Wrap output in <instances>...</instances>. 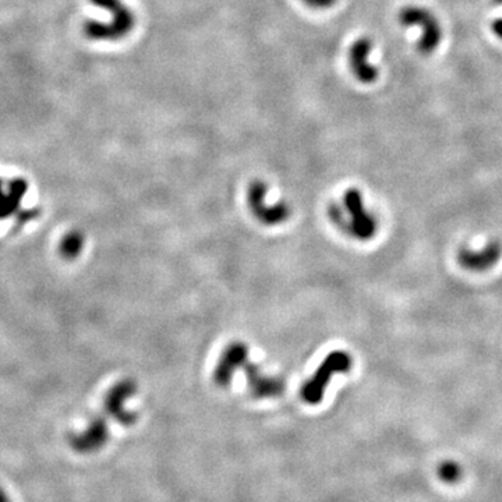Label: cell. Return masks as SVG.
Wrapping results in <instances>:
<instances>
[{"label":"cell","instance_id":"13","mask_svg":"<svg viewBox=\"0 0 502 502\" xmlns=\"http://www.w3.org/2000/svg\"><path fill=\"white\" fill-rule=\"evenodd\" d=\"M82 249H84V236H82V233L77 232V231H71L62 239L59 251H60L63 258L74 260L80 255Z\"/></svg>","mask_w":502,"mask_h":502},{"label":"cell","instance_id":"6","mask_svg":"<svg viewBox=\"0 0 502 502\" xmlns=\"http://www.w3.org/2000/svg\"><path fill=\"white\" fill-rule=\"evenodd\" d=\"M135 384L131 380L117 383L105 398V410L122 426H133L137 422V413L126 409V400L135 393Z\"/></svg>","mask_w":502,"mask_h":502},{"label":"cell","instance_id":"16","mask_svg":"<svg viewBox=\"0 0 502 502\" xmlns=\"http://www.w3.org/2000/svg\"><path fill=\"white\" fill-rule=\"evenodd\" d=\"M491 28H492L494 34H495L499 39H502V19H497V20L492 23Z\"/></svg>","mask_w":502,"mask_h":502},{"label":"cell","instance_id":"8","mask_svg":"<svg viewBox=\"0 0 502 502\" xmlns=\"http://www.w3.org/2000/svg\"><path fill=\"white\" fill-rule=\"evenodd\" d=\"M249 360V347L243 342H232L227 346L214 373V380L219 387H227L232 383V378L243 364Z\"/></svg>","mask_w":502,"mask_h":502},{"label":"cell","instance_id":"12","mask_svg":"<svg viewBox=\"0 0 502 502\" xmlns=\"http://www.w3.org/2000/svg\"><path fill=\"white\" fill-rule=\"evenodd\" d=\"M501 255V247L498 244L488 246L481 253H472V251H462L461 253V264L473 271H484L492 266Z\"/></svg>","mask_w":502,"mask_h":502},{"label":"cell","instance_id":"2","mask_svg":"<svg viewBox=\"0 0 502 502\" xmlns=\"http://www.w3.org/2000/svg\"><path fill=\"white\" fill-rule=\"evenodd\" d=\"M352 367V357L346 352L336 350L330 353L326 360L319 364L315 374L303 384L300 389L301 399L308 404H318L323 400L326 388L331 377L341 373H347Z\"/></svg>","mask_w":502,"mask_h":502},{"label":"cell","instance_id":"1","mask_svg":"<svg viewBox=\"0 0 502 502\" xmlns=\"http://www.w3.org/2000/svg\"><path fill=\"white\" fill-rule=\"evenodd\" d=\"M91 3L109 14L108 21H85L84 34L93 41H119L126 38L135 27V13L123 0H91Z\"/></svg>","mask_w":502,"mask_h":502},{"label":"cell","instance_id":"9","mask_svg":"<svg viewBox=\"0 0 502 502\" xmlns=\"http://www.w3.org/2000/svg\"><path fill=\"white\" fill-rule=\"evenodd\" d=\"M373 43L367 38L357 39L350 48L349 63L356 80L361 84H373L378 78V70L370 63Z\"/></svg>","mask_w":502,"mask_h":502},{"label":"cell","instance_id":"15","mask_svg":"<svg viewBox=\"0 0 502 502\" xmlns=\"http://www.w3.org/2000/svg\"><path fill=\"white\" fill-rule=\"evenodd\" d=\"M304 5L315 10H326L335 5L336 0H301Z\"/></svg>","mask_w":502,"mask_h":502},{"label":"cell","instance_id":"3","mask_svg":"<svg viewBox=\"0 0 502 502\" xmlns=\"http://www.w3.org/2000/svg\"><path fill=\"white\" fill-rule=\"evenodd\" d=\"M399 21L404 27H420L422 38L419 41V49L422 54L434 52L442 39V30L438 20L426 9L409 6L399 13Z\"/></svg>","mask_w":502,"mask_h":502},{"label":"cell","instance_id":"10","mask_svg":"<svg viewBox=\"0 0 502 502\" xmlns=\"http://www.w3.org/2000/svg\"><path fill=\"white\" fill-rule=\"evenodd\" d=\"M242 369L247 374L249 388L254 398L257 399L277 398L285 392V381L282 378L262 374L260 367L250 363L249 360L243 364Z\"/></svg>","mask_w":502,"mask_h":502},{"label":"cell","instance_id":"7","mask_svg":"<svg viewBox=\"0 0 502 502\" xmlns=\"http://www.w3.org/2000/svg\"><path fill=\"white\" fill-rule=\"evenodd\" d=\"M109 440V429L105 418H95L91 420L85 430L76 433L69 438L70 446L82 455L98 452Z\"/></svg>","mask_w":502,"mask_h":502},{"label":"cell","instance_id":"17","mask_svg":"<svg viewBox=\"0 0 502 502\" xmlns=\"http://www.w3.org/2000/svg\"><path fill=\"white\" fill-rule=\"evenodd\" d=\"M0 502H13L9 492L2 486H0Z\"/></svg>","mask_w":502,"mask_h":502},{"label":"cell","instance_id":"11","mask_svg":"<svg viewBox=\"0 0 502 502\" xmlns=\"http://www.w3.org/2000/svg\"><path fill=\"white\" fill-rule=\"evenodd\" d=\"M27 189L28 185L23 179H16L8 185L0 180V219H5L17 211Z\"/></svg>","mask_w":502,"mask_h":502},{"label":"cell","instance_id":"14","mask_svg":"<svg viewBox=\"0 0 502 502\" xmlns=\"http://www.w3.org/2000/svg\"><path fill=\"white\" fill-rule=\"evenodd\" d=\"M438 475L442 481H445L448 484H453L461 480L462 469L458 464H455V462H444L438 469Z\"/></svg>","mask_w":502,"mask_h":502},{"label":"cell","instance_id":"4","mask_svg":"<svg viewBox=\"0 0 502 502\" xmlns=\"http://www.w3.org/2000/svg\"><path fill=\"white\" fill-rule=\"evenodd\" d=\"M343 205L350 215L347 232L358 240L372 239L377 232V222L364 208L361 193L357 189H349L343 196Z\"/></svg>","mask_w":502,"mask_h":502},{"label":"cell","instance_id":"5","mask_svg":"<svg viewBox=\"0 0 502 502\" xmlns=\"http://www.w3.org/2000/svg\"><path fill=\"white\" fill-rule=\"evenodd\" d=\"M268 189L264 181H254L249 187V205L254 216L264 225L275 226L284 223L290 216V209L285 203L269 205L265 203Z\"/></svg>","mask_w":502,"mask_h":502},{"label":"cell","instance_id":"18","mask_svg":"<svg viewBox=\"0 0 502 502\" xmlns=\"http://www.w3.org/2000/svg\"><path fill=\"white\" fill-rule=\"evenodd\" d=\"M497 2H498V3H502V0H497Z\"/></svg>","mask_w":502,"mask_h":502}]
</instances>
